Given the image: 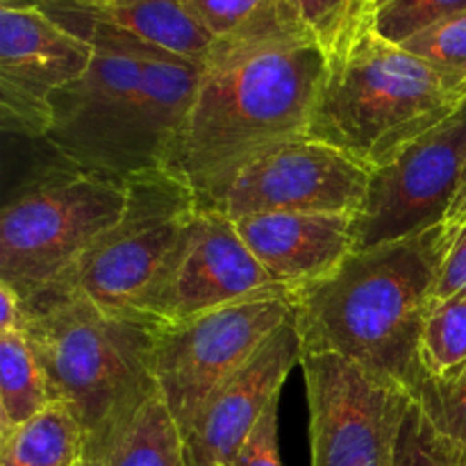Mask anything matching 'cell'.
Returning <instances> with one entry per match:
<instances>
[{"mask_svg": "<svg viewBox=\"0 0 466 466\" xmlns=\"http://www.w3.org/2000/svg\"><path fill=\"white\" fill-rule=\"evenodd\" d=\"M326 71L321 44L287 27L268 0L217 39L164 168L194 191L200 212H217L246 164L305 135Z\"/></svg>", "mask_w": 466, "mask_h": 466, "instance_id": "6da1fadb", "label": "cell"}, {"mask_svg": "<svg viewBox=\"0 0 466 466\" xmlns=\"http://www.w3.org/2000/svg\"><path fill=\"white\" fill-rule=\"evenodd\" d=\"M441 226L412 239L350 253L330 276L299 287L291 319L305 353H335L412 391L435 303Z\"/></svg>", "mask_w": 466, "mask_h": 466, "instance_id": "7a4b0ae2", "label": "cell"}, {"mask_svg": "<svg viewBox=\"0 0 466 466\" xmlns=\"http://www.w3.org/2000/svg\"><path fill=\"white\" fill-rule=\"evenodd\" d=\"M203 62L171 50L94 48L80 80L53 96L44 144L68 164L127 182L164 168L196 98Z\"/></svg>", "mask_w": 466, "mask_h": 466, "instance_id": "3957f363", "label": "cell"}, {"mask_svg": "<svg viewBox=\"0 0 466 466\" xmlns=\"http://www.w3.org/2000/svg\"><path fill=\"white\" fill-rule=\"evenodd\" d=\"M23 303V335L41 364L50 403L66 408L80 426V466H98L159 394L153 369L159 326L107 312L80 294H36Z\"/></svg>", "mask_w": 466, "mask_h": 466, "instance_id": "277c9868", "label": "cell"}, {"mask_svg": "<svg viewBox=\"0 0 466 466\" xmlns=\"http://www.w3.org/2000/svg\"><path fill=\"white\" fill-rule=\"evenodd\" d=\"M328 71L305 130L369 171L444 121L466 91L371 25L367 0H353L326 50Z\"/></svg>", "mask_w": 466, "mask_h": 466, "instance_id": "5b68a950", "label": "cell"}, {"mask_svg": "<svg viewBox=\"0 0 466 466\" xmlns=\"http://www.w3.org/2000/svg\"><path fill=\"white\" fill-rule=\"evenodd\" d=\"M126 203V182L85 171L55 155L5 203L0 282L23 300L53 287L121 221Z\"/></svg>", "mask_w": 466, "mask_h": 466, "instance_id": "8992f818", "label": "cell"}, {"mask_svg": "<svg viewBox=\"0 0 466 466\" xmlns=\"http://www.w3.org/2000/svg\"><path fill=\"white\" fill-rule=\"evenodd\" d=\"M126 187L121 221L41 294H80L107 312L141 319V303L198 214V203L167 168L130 177Z\"/></svg>", "mask_w": 466, "mask_h": 466, "instance_id": "52a82bcc", "label": "cell"}, {"mask_svg": "<svg viewBox=\"0 0 466 466\" xmlns=\"http://www.w3.org/2000/svg\"><path fill=\"white\" fill-rule=\"evenodd\" d=\"M291 312L289 296H271L157 328L155 380L182 437L209 396L289 321Z\"/></svg>", "mask_w": 466, "mask_h": 466, "instance_id": "ba28073f", "label": "cell"}, {"mask_svg": "<svg viewBox=\"0 0 466 466\" xmlns=\"http://www.w3.org/2000/svg\"><path fill=\"white\" fill-rule=\"evenodd\" d=\"M466 168V98L455 112L373 168L355 217L353 253L412 239L444 223Z\"/></svg>", "mask_w": 466, "mask_h": 466, "instance_id": "9c48e42d", "label": "cell"}, {"mask_svg": "<svg viewBox=\"0 0 466 466\" xmlns=\"http://www.w3.org/2000/svg\"><path fill=\"white\" fill-rule=\"evenodd\" d=\"M312 466H394L412 405L403 387L335 353H305Z\"/></svg>", "mask_w": 466, "mask_h": 466, "instance_id": "30bf717a", "label": "cell"}, {"mask_svg": "<svg viewBox=\"0 0 466 466\" xmlns=\"http://www.w3.org/2000/svg\"><path fill=\"white\" fill-rule=\"evenodd\" d=\"M271 296H294L258 262L223 212H200L189 223L139 317L155 326H176L228 305Z\"/></svg>", "mask_w": 466, "mask_h": 466, "instance_id": "8fae6325", "label": "cell"}, {"mask_svg": "<svg viewBox=\"0 0 466 466\" xmlns=\"http://www.w3.org/2000/svg\"><path fill=\"white\" fill-rule=\"evenodd\" d=\"M371 171L335 146L309 137L282 141L246 164L223 194L217 212L228 218L253 214H353L367 198Z\"/></svg>", "mask_w": 466, "mask_h": 466, "instance_id": "7c38bea8", "label": "cell"}, {"mask_svg": "<svg viewBox=\"0 0 466 466\" xmlns=\"http://www.w3.org/2000/svg\"><path fill=\"white\" fill-rule=\"evenodd\" d=\"M94 48L41 9L0 7V114L3 127L44 139L53 96L85 76Z\"/></svg>", "mask_w": 466, "mask_h": 466, "instance_id": "4fadbf2b", "label": "cell"}, {"mask_svg": "<svg viewBox=\"0 0 466 466\" xmlns=\"http://www.w3.org/2000/svg\"><path fill=\"white\" fill-rule=\"evenodd\" d=\"M300 360L303 344L294 319H289L196 414L182 437L187 466H230L264 410L278 400L291 369L300 367Z\"/></svg>", "mask_w": 466, "mask_h": 466, "instance_id": "5bb4252c", "label": "cell"}, {"mask_svg": "<svg viewBox=\"0 0 466 466\" xmlns=\"http://www.w3.org/2000/svg\"><path fill=\"white\" fill-rule=\"evenodd\" d=\"M235 226L268 276L294 291L330 276L355 250L353 214H253Z\"/></svg>", "mask_w": 466, "mask_h": 466, "instance_id": "9a60e30c", "label": "cell"}, {"mask_svg": "<svg viewBox=\"0 0 466 466\" xmlns=\"http://www.w3.org/2000/svg\"><path fill=\"white\" fill-rule=\"evenodd\" d=\"M36 9L57 23H105L194 62H205L217 44L182 0H44Z\"/></svg>", "mask_w": 466, "mask_h": 466, "instance_id": "2e32d148", "label": "cell"}, {"mask_svg": "<svg viewBox=\"0 0 466 466\" xmlns=\"http://www.w3.org/2000/svg\"><path fill=\"white\" fill-rule=\"evenodd\" d=\"M85 441L73 414L50 403L39 417L0 437V466H80Z\"/></svg>", "mask_w": 466, "mask_h": 466, "instance_id": "e0dca14e", "label": "cell"}, {"mask_svg": "<svg viewBox=\"0 0 466 466\" xmlns=\"http://www.w3.org/2000/svg\"><path fill=\"white\" fill-rule=\"evenodd\" d=\"M50 405L41 364L23 332H0V437L39 417Z\"/></svg>", "mask_w": 466, "mask_h": 466, "instance_id": "ac0fdd59", "label": "cell"}, {"mask_svg": "<svg viewBox=\"0 0 466 466\" xmlns=\"http://www.w3.org/2000/svg\"><path fill=\"white\" fill-rule=\"evenodd\" d=\"M98 466H187L185 441L162 396H155Z\"/></svg>", "mask_w": 466, "mask_h": 466, "instance_id": "d6986e66", "label": "cell"}, {"mask_svg": "<svg viewBox=\"0 0 466 466\" xmlns=\"http://www.w3.org/2000/svg\"><path fill=\"white\" fill-rule=\"evenodd\" d=\"M410 396L441 435L466 451V362L440 376L421 371Z\"/></svg>", "mask_w": 466, "mask_h": 466, "instance_id": "ffe728a7", "label": "cell"}, {"mask_svg": "<svg viewBox=\"0 0 466 466\" xmlns=\"http://www.w3.org/2000/svg\"><path fill=\"white\" fill-rule=\"evenodd\" d=\"M466 362V294L435 299L421 339L423 373H440Z\"/></svg>", "mask_w": 466, "mask_h": 466, "instance_id": "44dd1931", "label": "cell"}, {"mask_svg": "<svg viewBox=\"0 0 466 466\" xmlns=\"http://www.w3.org/2000/svg\"><path fill=\"white\" fill-rule=\"evenodd\" d=\"M367 5L373 30L399 46L426 27L466 12V0H367Z\"/></svg>", "mask_w": 466, "mask_h": 466, "instance_id": "7402d4cb", "label": "cell"}, {"mask_svg": "<svg viewBox=\"0 0 466 466\" xmlns=\"http://www.w3.org/2000/svg\"><path fill=\"white\" fill-rule=\"evenodd\" d=\"M394 466H466V451L441 435L412 400L396 441Z\"/></svg>", "mask_w": 466, "mask_h": 466, "instance_id": "603a6c76", "label": "cell"}, {"mask_svg": "<svg viewBox=\"0 0 466 466\" xmlns=\"http://www.w3.org/2000/svg\"><path fill=\"white\" fill-rule=\"evenodd\" d=\"M400 46L466 91V12L426 27Z\"/></svg>", "mask_w": 466, "mask_h": 466, "instance_id": "cb8c5ba5", "label": "cell"}, {"mask_svg": "<svg viewBox=\"0 0 466 466\" xmlns=\"http://www.w3.org/2000/svg\"><path fill=\"white\" fill-rule=\"evenodd\" d=\"M273 5L287 27L312 36L328 50L339 35L353 0H273Z\"/></svg>", "mask_w": 466, "mask_h": 466, "instance_id": "d4e9b609", "label": "cell"}, {"mask_svg": "<svg viewBox=\"0 0 466 466\" xmlns=\"http://www.w3.org/2000/svg\"><path fill=\"white\" fill-rule=\"evenodd\" d=\"M182 3L214 39H223L244 27L268 0H182Z\"/></svg>", "mask_w": 466, "mask_h": 466, "instance_id": "484cf974", "label": "cell"}, {"mask_svg": "<svg viewBox=\"0 0 466 466\" xmlns=\"http://www.w3.org/2000/svg\"><path fill=\"white\" fill-rule=\"evenodd\" d=\"M230 466H282L280 446H278V400L264 410L262 419L248 440L241 444Z\"/></svg>", "mask_w": 466, "mask_h": 466, "instance_id": "4316f807", "label": "cell"}, {"mask_svg": "<svg viewBox=\"0 0 466 466\" xmlns=\"http://www.w3.org/2000/svg\"><path fill=\"white\" fill-rule=\"evenodd\" d=\"M453 294H466V226L446 250L437 276L435 299H446Z\"/></svg>", "mask_w": 466, "mask_h": 466, "instance_id": "83f0119b", "label": "cell"}, {"mask_svg": "<svg viewBox=\"0 0 466 466\" xmlns=\"http://www.w3.org/2000/svg\"><path fill=\"white\" fill-rule=\"evenodd\" d=\"M466 226V168L462 182H460V189L455 194L453 203H451L449 214H446L444 223H441V253L446 255L449 246L453 244V239L458 237V232Z\"/></svg>", "mask_w": 466, "mask_h": 466, "instance_id": "f1b7e54d", "label": "cell"}, {"mask_svg": "<svg viewBox=\"0 0 466 466\" xmlns=\"http://www.w3.org/2000/svg\"><path fill=\"white\" fill-rule=\"evenodd\" d=\"M25 326V303L9 285L0 282V332H23Z\"/></svg>", "mask_w": 466, "mask_h": 466, "instance_id": "f546056e", "label": "cell"}, {"mask_svg": "<svg viewBox=\"0 0 466 466\" xmlns=\"http://www.w3.org/2000/svg\"><path fill=\"white\" fill-rule=\"evenodd\" d=\"M44 0H0V7H14V9H25V7H39Z\"/></svg>", "mask_w": 466, "mask_h": 466, "instance_id": "4dcf8cb0", "label": "cell"}]
</instances>
